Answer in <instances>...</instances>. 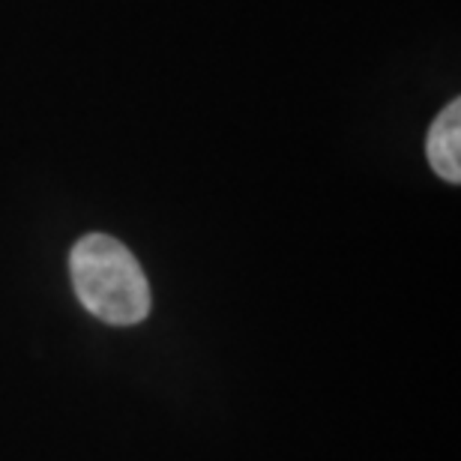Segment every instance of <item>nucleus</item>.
<instances>
[{
	"label": "nucleus",
	"mask_w": 461,
	"mask_h": 461,
	"mask_svg": "<svg viewBox=\"0 0 461 461\" xmlns=\"http://www.w3.org/2000/svg\"><path fill=\"white\" fill-rule=\"evenodd\" d=\"M76 294L90 315L114 327H132L150 315L153 297L135 255L108 234L81 237L69 255Z\"/></svg>",
	"instance_id": "1"
},
{
	"label": "nucleus",
	"mask_w": 461,
	"mask_h": 461,
	"mask_svg": "<svg viewBox=\"0 0 461 461\" xmlns=\"http://www.w3.org/2000/svg\"><path fill=\"white\" fill-rule=\"evenodd\" d=\"M426 150L438 177L461 183V99H453L431 123Z\"/></svg>",
	"instance_id": "2"
}]
</instances>
